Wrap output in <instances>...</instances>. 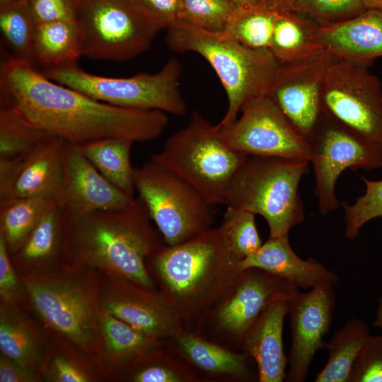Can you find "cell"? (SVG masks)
<instances>
[{
    "mask_svg": "<svg viewBox=\"0 0 382 382\" xmlns=\"http://www.w3.org/2000/svg\"><path fill=\"white\" fill-rule=\"evenodd\" d=\"M2 107L30 125L76 146L110 138L149 141L168 123L162 111L115 106L48 79L11 56L1 66Z\"/></svg>",
    "mask_w": 382,
    "mask_h": 382,
    "instance_id": "6da1fadb",
    "label": "cell"
},
{
    "mask_svg": "<svg viewBox=\"0 0 382 382\" xmlns=\"http://www.w3.org/2000/svg\"><path fill=\"white\" fill-rule=\"evenodd\" d=\"M151 221L139 197L119 210L64 212V262L156 289L147 261L166 243Z\"/></svg>",
    "mask_w": 382,
    "mask_h": 382,
    "instance_id": "7a4b0ae2",
    "label": "cell"
},
{
    "mask_svg": "<svg viewBox=\"0 0 382 382\" xmlns=\"http://www.w3.org/2000/svg\"><path fill=\"white\" fill-rule=\"evenodd\" d=\"M219 227L175 245H164L147 261L158 291L185 323L210 309L241 272Z\"/></svg>",
    "mask_w": 382,
    "mask_h": 382,
    "instance_id": "3957f363",
    "label": "cell"
},
{
    "mask_svg": "<svg viewBox=\"0 0 382 382\" xmlns=\"http://www.w3.org/2000/svg\"><path fill=\"white\" fill-rule=\"evenodd\" d=\"M21 278L28 294L26 310L47 330L68 340L98 364L100 272L64 263L50 272Z\"/></svg>",
    "mask_w": 382,
    "mask_h": 382,
    "instance_id": "277c9868",
    "label": "cell"
},
{
    "mask_svg": "<svg viewBox=\"0 0 382 382\" xmlns=\"http://www.w3.org/2000/svg\"><path fill=\"white\" fill-rule=\"evenodd\" d=\"M166 42L177 52H192L211 65L225 90L228 108L217 129L232 124L249 100L267 94L280 64L269 50L249 48L224 33L178 21L167 29Z\"/></svg>",
    "mask_w": 382,
    "mask_h": 382,
    "instance_id": "5b68a950",
    "label": "cell"
},
{
    "mask_svg": "<svg viewBox=\"0 0 382 382\" xmlns=\"http://www.w3.org/2000/svg\"><path fill=\"white\" fill-rule=\"evenodd\" d=\"M248 156L228 148L215 125L194 110L187 124L151 158L189 183L214 207L226 205L231 183Z\"/></svg>",
    "mask_w": 382,
    "mask_h": 382,
    "instance_id": "8992f818",
    "label": "cell"
},
{
    "mask_svg": "<svg viewBox=\"0 0 382 382\" xmlns=\"http://www.w3.org/2000/svg\"><path fill=\"white\" fill-rule=\"evenodd\" d=\"M308 161L249 156L228 190L226 206L261 215L270 237L288 236L305 218L299 187Z\"/></svg>",
    "mask_w": 382,
    "mask_h": 382,
    "instance_id": "52a82bcc",
    "label": "cell"
},
{
    "mask_svg": "<svg viewBox=\"0 0 382 382\" xmlns=\"http://www.w3.org/2000/svg\"><path fill=\"white\" fill-rule=\"evenodd\" d=\"M182 65L171 58L154 74L127 78L91 74L77 66L49 69L50 80L80 91L98 100L125 108L155 110L183 116L187 107L180 88Z\"/></svg>",
    "mask_w": 382,
    "mask_h": 382,
    "instance_id": "ba28073f",
    "label": "cell"
},
{
    "mask_svg": "<svg viewBox=\"0 0 382 382\" xmlns=\"http://www.w3.org/2000/svg\"><path fill=\"white\" fill-rule=\"evenodd\" d=\"M136 190L168 245L212 228V206L184 180L151 158L134 168Z\"/></svg>",
    "mask_w": 382,
    "mask_h": 382,
    "instance_id": "9c48e42d",
    "label": "cell"
},
{
    "mask_svg": "<svg viewBox=\"0 0 382 382\" xmlns=\"http://www.w3.org/2000/svg\"><path fill=\"white\" fill-rule=\"evenodd\" d=\"M82 57L122 62L146 51L162 30L133 0H79Z\"/></svg>",
    "mask_w": 382,
    "mask_h": 382,
    "instance_id": "30bf717a",
    "label": "cell"
},
{
    "mask_svg": "<svg viewBox=\"0 0 382 382\" xmlns=\"http://www.w3.org/2000/svg\"><path fill=\"white\" fill-rule=\"evenodd\" d=\"M322 114L382 149V86L366 66L337 59L326 74Z\"/></svg>",
    "mask_w": 382,
    "mask_h": 382,
    "instance_id": "8fae6325",
    "label": "cell"
},
{
    "mask_svg": "<svg viewBox=\"0 0 382 382\" xmlns=\"http://www.w3.org/2000/svg\"><path fill=\"white\" fill-rule=\"evenodd\" d=\"M308 141L321 214L338 208L335 187L343 170L382 168L381 149L323 114Z\"/></svg>",
    "mask_w": 382,
    "mask_h": 382,
    "instance_id": "7c38bea8",
    "label": "cell"
},
{
    "mask_svg": "<svg viewBox=\"0 0 382 382\" xmlns=\"http://www.w3.org/2000/svg\"><path fill=\"white\" fill-rule=\"evenodd\" d=\"M241 112L228 126L215 127L228 148L247 156L310 161L308 140L267 94L249 100Z\"/></svg>",
    "mask_w": 382,
    "mask_h": 382,
    "instance_id": "4fadbf2b",
    "label": "cell"
},
{
    "mask_svg": "<svg viewBox=\"0 0 382 382\" xmlns=\"http://www.w3.org/2000/svg\"><path fill=\"white\" fill-rule=\"evenodd\" d=\"M338 58L320 47L310 55L280 64L267 95L308 140L322 115L321 96L330 66Z\"/></svg>",
    "mask_w": 382,
    "mask_h": 382,
    "instance_id": "5bb4252c",
    "label": "cell"
},
{
    "mask_svg": "<svg viewBox=\"0 0 382 382\" xmlns=\"http://www.w3.org/2000/svg\"><path fill=\"white\" fill-rule=\"evenodd\" d=\"M101 274L102 310L154 339H172L185 329L180 314L158 291L125 277Z\"/></svg>",
    "mask_w": 382,
    "mask_h": 382,
    "instance_id": "9a60e30c",
    "label": "cell"
},
{
    "mask_svg": "<svg viewBox=\"0 0 382 382\" xmlns=\"http://www.w3.org/2000/svg\"><path fill=\"white\" fill-rule=\"evenodd\" d=\"M298 287L258 268L240 272L226 293L210 308L216 330L241 346L258 316L274 301L291 299Z\"/></svg>",
    "mask_w": 382,
    "mask_h": 382,
    "instance_id": "2e32d148",
    "label": "cell"
},
{
    "mask_svg": "<svg viewBox=\"0 0 382 382\" xmlns=\"http://www.w3.org/2000/svg\"><path fill=\"white\" fill-rule=\"evenodd\" d=\"M335 304L334 286L323 284L310 291H298L289 300L291 345L286 380L303 382L316 352L324 347Z\"/></svg>",
    "mask_w": 382,
    "mask_h": 382,
    "instance_id": "e0dca14e",
    "label": "cell"
},
{
    "mask_svg": "<svg viewBox=\"0 0 382 382\" xmlns=\"http://www.w3.org/2000/svg\"><path fill=\"white\" fill-rule=\"evenodd\" d=\"M62 180L53 199L65 212L89 213L127 207L132 197L110 183L79 150L64 141Z\"/></svg>",
    "mask_w": 382,
    "mask_h": 382,
    "instance_id": "ac0fdd59",
    "label": "cell"
},
{
    "mask_svg": "<svg viewBox=\"0 0 382 382\" xmlns=\"http://www.w3.org/2000/svg\"><path fill=\"white\" fill-rule=\"evenodd\" d=\"M63 142L52 137L23 157L0 161V200L20 197L53 199L62 180Z\"/></svg>",
    "mask_w": 382,
    "mask_h": 382,
    "instance_id": "d6986e66",
    "label": "cell"
},
{
    "mask_svg": "<svg viewBox=\"0 0 382 382\" xmlns=\"http://www.w3.org/2000/svg\"><path fill=\"white\" fill-rule=\"evenodd\" d=\"M316 39L338 59L368 67L382 57V10L366 9L342 22L317 24Z\"/></svg>",
    "mask_w": 382,
    "mask_h": 382,
    "instance_id": "ffe728a7",
    "label": "cell"
},
{
    "mask_svg": "<svg viewBox=\"0 0 382 382\" xmlns=\"http://www.w3.org/2000/svg\"><path fill=\"white\" fill-rule=\"evenodd\" d=\"M289 300L272 302L246 332L241 347L254 360L260 382H282L288 365L283 345V325Z\"/></svg>",
    "mask_w": 382,
    "mask_h": 382,
    "instance_id": "44dd1931",
    "label": "cell"
},
{
    "mask_svg": "<svg viewBox=\"0 0 382 382\" xmlns=\"http://www.w3.org/2000/svg\"><path fill=\"white\" fill-rule=\"evenodd\" d=\"M241 271L258 268L305 289L338 283V275L313 257L303 260L292 250L289 236L271 238L255 253L239 262Z\"/></svg>",
    "mask_w": 382,
    "mask_h": 382,
    "instance_id": "7402d4cb",
    "label": "cell"
},
{
    "mask_svg": "<svg viewBox=\"0 0 382 382\" xmlns=\"http://www.w3.org/2000/svg\"><path fill=\"white\" fill-rule=\"evenodd\" d=\"M50 341V332L28 311L0 303L1 354L41 376Z\"/></svg>",
    "mask_w": 382,
    "mask_h": 382,
    "instance_id": "603a6c76",
    "label": "cell"
},
{
    "mask_svg": "<svg viewBox=\"0 0 382 382\" xmlns=\"http://www.w3.org/2000/svg\"><path fill=\"white\" fill-rule=\"evenodd\" d=\"M64 212L55 202L46 211L21 245L11 255L20 277L44 274L64 262Z\"/></svg>",
    "mask_w": 382,
    "mask_h": 382,
    "instance_id": "cb8c5ba5",
    "label": "cell"
},
{
    "mask_svg": "<svg viewBox=\"0 0 382 382\" xmlns=\"http://www.w3.org/2000/svg\"><path fill=\"white\" fill-rule=\"evenodd\" d=\"M172 339L179 353L203 372L238 381H258L256 364L244 352H233L186 330Z\"/></svg>",
    "mask_w": 382,
    "mask_h": 382,
    "instance_id": "d4e9b609",
    "label": "cell"
},
{
    "mask_svg": "<svg viewBox=\"0 0 382 382\" xmlns=\"http://www.w3.org/2000/svg\"><path fill=\"white\" fill-rule=\"evenodd\" d=\"M163 344V340L149 337L102 310L98 364L103 382L134 358Z\"/></svg>",
    "mask_w": 382,
    "mask_h": 382,
    "instance_id": "484cf974",
    "label": "cell"
},
{
    "mask_svg": "<svg viewBox=\"0 0 382 382\" xmlns=\"http://www.w3.org/2000/svg\"><path fill=\"white\" fill-rule=\"evenodd\" d=\"M82 57V36L74 21L37 23L33 58L46 70L77 66Z\"/></svg>",
    "mask_w": 382,
    "mask_h": 382,
    "instance_id": "4316f807",
    "label": "cell"
},
{
    "mask_svg": "<svg viewBox=\"0 0 382 382\" xmlns=\"http://www.w3.org/2000/svg\"><path fill=\"white\" fill-rule=\"evenodd\" d=\"M370 335L365 322L355 318L349 319L325 342L328 360L315 381L350 382L354 368Z\"/></svg>",
    "mask_w": 382,
    "mask_h": 382,
    "instance_id": "83f0119b",
    "label": "cell"
},
{
    "mask_svg": "<svg viewBox=\"0 0 382 382\" xmlns=\"http://www.w3.org/2000/svg\"><path fill=\"white\" fill-rule=\"evenodd\" d=\"M42 382H103L97 362L85 352L50 332Z\"/></svg>",
    "mask_w": 382,
    "mask_h": 382,
    "instance_id": "f1b7e54d",
    "label": "cell"
},
{
    "mask_svg": "<svg viewBox=\"0 0 382 382\" xmlns=\"http://www.w3.org/2000/svg\"><path fill=\"white\" fill-rule=\"evenodd\" d=\"M163 345L134 358L114 372L108 382L197 381L195 371L170 356Z\"/></svg>",
    "mask_w": 382,
    "mask_h": 382,
    "instance_id": "f546056e",
    "label": "cell"
},
{
    "mask_svg": "<svg viewBox=\"0 0 382 382\" xmlns=\"http://www.w3.org/2000/svg\"><path fill=\"white\" fill-rule=\"evenodd\" d=\"M132 140L110 138L77 146L97 170L114 186L135 197L134 168L130 162Z\"/></svg>",
    "mask_w": 382,
    "mask_h": 382,
    "instance_id": "4dcf8cb0",
    "label": "cell"
},
{
    "mask_svg": "<svg viewBox=\"0 0 382 382\" xmlns=\"http://www.w3.org/2000/svg\"><path fill=\"white\" fill-rule=\"evenodd\" d=\"M316 27L294 11H278L270 52L280 64L310 55L322 47L317 42Z\"/></svg>",
    "mask_w": 382,
    "mask_h": 382,
    "instance_id": "1f68e13d",
    "label": "cell"
},
{
    "mask_svg": "<svg viewBox=\"0 0 382 382\" xmlns=\"http://www.w3.org/2000/svg\"><path fill=\"white\" fill-rule=\"evenodd\" d=\"M54 202L44 197L0 200V236L10 255L21 245Z\"/></svg>",
    "mask_w": 382,
    "mask_h": 382,
    "instance_id": "d6a6232c",
    "label": "cell"
},
{
    "mask_svg": "<svg viewBox=\"0 0 382 382\" xmlns=\"http://www.w3.org/2000/svg\"><path fill=\"white\" fill-rule=\"evenodd\" d=\"M278 11L266 5L238 6L224 32L254 50H269Z\"/></svg>",
    "mask_w": 382,
    "mask_h": 382,
    "instance_id": "836d02e7",
    "label": "cell"
},
{
    "mask_svg": "<svg viewBox=\"0 0 382 382\" xmlns=\"http://www.w3.org/2000/svg\"><path fill=\"white\" fill-rule=\"evenodd\" d=\"M37 22L26 0L0 7V28L4 42L15 59L33 64V42Z\"/></svg>",
    "mask_w": 382,
    "mask_h": 382,
    "instance_id": "e575fe53",
    "label": "cell"
},
{
    "mask_svg": "<svg viewBox=\"0 0 382 382\" xmlns=\"http://www.w3.org/2000/svg\"><path fill=\"white\" fill-rule=\"evenodd\" d=\"M53 136L28 124L13 108L0 111V161L23 157Z\"/></svg>",
    "mask_w": 382,
    "mask_h": 382,
    "instance_id": "d590c367",
    "label": "cell"
},
{
    "mask_svg": "<svg viewBox=\"0 0 382 382\" xmlns=\"http://www.w3.org/2000/svg\"><path fill=\"white\" fill-rule=\"evenodd\" d=\"M255 215L227 206L219 227L227 249L238 262L255 253L263 243L256 227Z\"/></svg>",
    "mask_w": 382,
    "mask_h": 382,
    "instance_id": "8d00e7d4",
    "label": "cell"
},
{
    "mask_svg": "<svg viewBox=\"0 0 382 382\" xmlns=\"http://www.w3.org/2000/svg\"><path fill=\"white\" fill-rule=\"evenodd\" d=\"M237 7L231 0H180V21L208 32L222 33Z\"/></svg>",
    "mask_w": 382,
    "mask_h": 382,
    "instance_id": "74e56055",
    "label": "cell"
},
{
    "mask_svg": "<svg viewBox=\"0 0 382 382\" xmlns=\"http://www.w3.org/2000/svg\"><path fill=\"white\" fill-rule=\"evenodd\" d=\"M365 193L354 204L342 202L345 212V233L347 238L355 239L360 228L369 221L382 217V180H370L364 177Z\"/></svg>",
    "mask_w": 382,
    "mask_h": 382,
    "instance_id": "f35d334b",
    "label": "cell"
},
{
    "mask_svg": "<svg viewBox=\"0 0 382 382\" xmlns=\"http://www.w3.org/2000/svg\"><path fill=\"white\" fill-rule=\"evenodd\" d=\"M365 10L361 0H296L292 11L309 14L317 24H330L350 19Z\"/></svg>",
    "mask_w": 382,
    "mask_h": 382,
    "instance_id": "ab89813d",
    "label": "cell"
},
{
    "mask_svg": "<svg viewBox=\"0 0 382 382\" xmlns=\"http://www.w3.org/2000/svg\"><path fill=\"white\" fill-rule=\"evenodd\" d=\"M0 303L16 305L27 309L25 286L12 263L4 238L0 236Z\"/></svg>",
    "mask_w": 382,
    "mask_h": 382,
    "instance_id": "60d3db41",
    "label": "cell"
},
{
    "mask_svg": "<svg viewBox=\"0 0 382 382\" xmlns=\"http://www.w3.org/2000/svg\"><path fill=\"white\" fill-rule=\"evenodd\" d=\"M350 382H382V334H371L368 338Z\"/></svg>",
    "mask_w": 382,
    "mask_h": 382,
    "instance_id": "b9f144b4",
    "label": "cell"
},
{
    "mask_svg": "<svg viewBox=\"0 0 382 382\" xmlns=\"http://www.w3.org/2000/svg\"><path fill=\"white\" fill-rule=\"evenodd\" d=\"M37 23L74 21L79 0H26Z\"/></svg>",
    "mask_w": 382,
    "mask_h": 382,
    "instance_id": "7bdbcfd3",
    "label": "cell"
},
{
    "mask_svg": "<svg viewBox=\"0 0 382 382\" xmlns=\"http://www.w3.org/2000/svg\"><path fill=\"white\" fill-rule=\"evenodd\" d=\"M139 8L162 30L181 21L180 0H133Z\"/></svg>",
    "mask_w": 382,
    "mask_h": 382,
    "instance_id": "ee69618b",
    "label": "cell"
},
{
    "mask_svg": "<svg viewBox=\"0 0 382 382\" xmlns=\"http://www.w3.org/2000/svg\"><path fill=\"white\" fill-rule=\"evenodd\" d=\"M0 382H42L41 376L0 353Z\"/></svg>",
    "mask_w": 382,
    "mask_h": 382,
    "instance_id": "f6af8a7d",
    "label": "cell"
},
{
    "mask_svg": "<svg viewBox=\"0 0 382 382\" xmlns=\"http://www.w3.org/2000/svg\"><path fill=\"white\" fill-rule=\"evenodd\" d=\"M296 0H264L270 8L278 11H292Z\"/></svg>",
    "mask_w": 382,
    "mask_h": 382,
    "instance_id": "bcb514c9",
    "label": "cell"
},
{
    "mask_svg": "<svg viewBox=\"0 0 382 382\" xmlns=\"http://www.w3.org/2000/svg\"><path fill=\"white\" fill-rule=\"evenodd\" d=\"M373 325L376 328L382 330V292L378 301Z\"/></svg>",
    "mask_w": 382,
    "mask_h": 382,
    "instance_id": "7dc6e473",
    "label": "cell"
},
{
    "mask_svg": "<svg viewBox=\"0 0 382 382\" xmlns=\"http://www.w3.org/2000/svg\"><path fill=\"white\" fill-rule=\"evenodd\" d=\"M238 6H255L266 5L264 0H231ZM267 6V5H266Z\"/></svg>",
    "mask_w": 382,
    "mask_h": 382,
    "instance_id": "c3c4849f",
    "label": "cell"
},
{
    "mask_svg": "<svg viewBox=\"0 0 382 382\" xmlns=\"http://www.w3.org/2000/svg\"><path fill=\"white\" fill-rule=\"evenodd\" d=\"M366 9L382 10V0H361Z\"/></svg>",
    "mask_w": 382,
    "mask_h": 382,
    "instance_id": "681fc988",
    "label": "cell"
},
{
    "mask_svg": "<svg viewBox=\"0 0 382 382\" xmlns=\"http://www.w3.org/2000/svg\"><path fill=\"white\" fill-rule=\"evenodd\" d=\"M18 0H0V7L8 5Z\"/></svg>",
    "mask_w": 382,
    "mask_h": 382,
    "instance_id": "f907efd6",
    "label": "cell"
}]
</instances>
